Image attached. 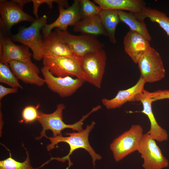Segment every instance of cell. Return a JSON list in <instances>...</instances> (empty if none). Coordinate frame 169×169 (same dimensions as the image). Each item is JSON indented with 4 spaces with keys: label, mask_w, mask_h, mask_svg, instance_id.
<instances>
[{
    "label": "cell",
    "mask_w": 169,
    "mask_h": 169,
    "mask_svg": "<svg viewBox=\"0 0 169 169\" xmlns=\"http://www.w3.org/2000/svg\"><path fill=\"white\" fill-rule=\"evenodd\" d=\"M0 82L12 88L23 89L18 79L11 70L8 64L0 63Z\"/></svg>",
    "instance_id": "cell-25"
},
{
    "label": "cell",
    "mask_w": 169,
    "mask_h": 169,
    "mask_svg": "<svg viewBox=\"0 0 169 169\" xmlns=\"http://www.w3.org/2000/svg\"><path fill=\"white\" fill-rule=\"evenodd\" d=\"M137 64L140 77L146 83L159 81L165 76L166 70L161 56L152 47L141 56Z\"/></svg>",
    "instance_id": "cell-7"
},
{
    "label": "cell",
    "mask_w": 169,
    "mask_h": 169,
    "mask_svg": "<svg viewBox=\"0 0 169 169\" xmlns=\"http://www.w3.org/2000/svg\"><path fill=\"white\" fill-rule=\"evenodd\" d=\"M99 16L110 42L116 44L115 29L120 21L118 10L102 9Z\"/></svg>",
    "instance_id": "cell-21"
},
{
    "label": "cell",
    "mask_w": 169,
    "mask_h": 169,
    "mask_svg": "<svg viewBox=\"0 0 169 169\" xmlns=\"http://www.w3.org/2000/svg\"><path fill=\"white\" fill-rule=\"evenodd\" d=\"M18 88H7L0 85V100L5 96L11 93H16L18 92Z\"/></svg>",
    "instance_id": "cell-29"
},
{
    "label": "cell",
    "mask_w": 169,
    "mask_h": 169,
    "mask_svg": "<svg viewBox=\"0 0 169 169\" xmlns=\"http://www.w3.org/2000/svg\"><path fill=\"white\" fill-rule=\"evenodd\" d=\"M65 108L64 105L60 103L56 106V110L51 114H46L41 111H38V116L37 119L38 122L42 127V130L40 136L35 138L39 140L43 137H45L46 131L50 130L53 132V136L56 137L62 135L61 131L66 128L72 129L73 131L80 132L83 130L82 125L83 121L93 113L96 111L101 108L100 105L93 107L88 113L82 116L78 121L72 124H67L63 121V111Z\"/></svg>",
    "instance_id": "cell-2"
},
{
    "label": "cell",
    "mask_w": 169,
    "mask_h": 169,
    "mask_svg": "<svg viewBox=\"0 0 169 169\" xmlns=\"http://www.w3.org/2000/svg\"><path fill=\"white\" fill-rule=\"evenodd\" d=\"M123 43L125 52L136 64L141 56L151 47L145 38L131 30L124 37Z\"/></svg>",
    "instance_id": "cell-17"
},
{
    "label": "cell",
    "mask_w": 169,
    "mask_h": 169,
    "mask_svg": "<svg viewBox=\"0 0 169 169\" xmlns=\"http://www.w3.org/2000/svg\"><path fill=\"white\" fill-rule=\"evenodd\" d=\"M143 131L140 125H132L128 130L113 140L110 144V148L116 162L137 151L144 134Z\"/></svg>",
    "instance_id": "cell-5"
},
{
    "label": "cell",
    "mask_w": 169,
    "mask_h": 169,
    "mask_svg": "<svg viewBox=\"0 0 169 169\" xmlns=\"http://www.w3.org/2000/svg\"><path fill=\"white\" fill-rule=\"evenodd\" d=\"M73 31L83 34L107 36L99 15L81 19L73 27Z\"/></svg>",
    "instance_id": "cell-20"
},
{
    "label": "cell",
    "mask_w": 169,
    "mask_h": 169,
    "mask_svg": "<svg viewBox=\"0 0 169 169\" xmlns=\"http://www.w3.org/2000/svg\"><path fill=\"white\" fill-rule=\"evenodd\" d=\"M55 31L61 40L79 58L103 49L104 46L103 43L92 35L86 34L75 35L67 31H61L56 28Z\"/></svg>",
    "instance_id": "cell-8"
},
{
    "label": "cell",
    "mask_w": 169,
    "mask_h": 169,
    "mask_svg": "<svg viewBox=\"0 0 169 169\" xmlns=\"http://www.w3.org/2000/svg\"><path fill=\"white\" fill-rule=\"evenodd\" d=\"M153 102L164 99H169V89L159 90L150 92Z\"/></svg>",
    "instance_id": "cell-28"
},
{
    "label": "cell",
    "mask_w": 169,
    "mask_h": 169,
    "mask_svg": "<svg viewBox=\"0 0 169 169\" xmlns=\"http://www.w3.org/2000/svg\"><path fill=\"white\" fill-rule=\"evenodd\" d=\"M135 15L141 21L144 22L145 19L147 18L151 22L157 23L169 36V17L163 12L146 6L140 13Z\"/></svg>",
    "instance_id": "cell-23"
},
{
    "label": "cell",
    "mask_w": 169,
    "mask_h": 169,
    "mask_svg": "<svg viewBox=\"0 0 169 169\" xmlns=\"http://www.w3.org/2000/svg\"><path fill=\"white\" fill-rule=\"evenodd\" d=\"M38 111L37 107L33 105H28L25 107L22 112V117L25 123H30L37 120Z\"/></svg>",
    "instance_id": "cell-27"
},
{
    "label": "cell",
    "mask_w": 169,
    "mask_h": 169,
    "mask_svg": "<svg viewBox=\"0 0 169 169\" xmlns=\"http://www.w3.org/2000/svg\"><path fill=\"white\" fill-rule=\"evenodd\" d=\"M95 124V122L93 121L90 125H87L84 130L77 133L67 132L65 134L69 136H68L64 137L62 135L51 137L46 136L45 137L49 139L51 142L46 146L47 149L49 151L55 148V145L61 142L67 143L70 147L69 152L67 156L62 158L51 157L49 161L51 160L55 159L59 161L64 162L66 160H68L69 166H70L72 164L70 158V156L75 150L79 148H83L87 151L91 156L93 166L95 167V161L102 158L100 155L95 152L90 146L89 141V133L94 128Z\"/></svg>",
    "instance_id": "cell-1"
},
{
    "label": "cell",
    "mask_w": 169,
    "mask_h": 169,
    "mask_svg": "<svg viewBox=\"0 0 169 169\" xmlns=\"http://www.w3.org/2000/svg\"><path fill=\"white\" fill-rule=\"evenodd\" d=\"M107 59L106 53L101 49L80 58L85 80L96 87H101Z\"/></svg>",
    "instance_id": "cell-6"
},
{
    "label": "cell",
    "mask_w": 169,
    "mask_h": 169,
    "mask_svg": "<svg viewBox=\"0 0 169 169\" xmlns=\"http://www.w3.org/2000/svg\"><path fill=\"white\" fill-rule=\"evenodd\" d=\"M103 10L128 11L137 14L146 7L142 0H94Z\"/></svg>",
    "instance_id": "cell-19"
},
{
    "label": "cell",
    "mask_w": 169,
    "mask_h": 169,
    "mask_svg": "<svg viewBox=\"0 0 169 169\" xmlns=\"http://www.w3.org/2000/svg\"><path fill=\"white\" fill-rule=\"evenodd\" d=\"M8 64L17 78L26 84L42 87L45 84L44 79L38 75V68L32 61L24 62L13 60Z\"/></svg>",
    "instance_id": "cell-15"
},
{
    "label": "cell",
    "mask_w": 169,
    "mask_h": 169,
    "mask_svg": "<svg viewBox=\"0 0 169 169\" xmlns=\"http://www.w3.org/2000/svg\"><path fill=\"white\" fill-rule=\"evenodd\" d=\"M137 151L143 160L142 166L144 169H163L168 166V160L155 140L147 133L143 135Z\"/></svg>",
    "instance_id": "cell-10"
},
{
    "label": "cell",
    "mask_w": 169,
    "mask_h": 169,
    "mask_svg": "<svg viewBox=\"0 0 169 169\" xmlns=\"http://www.w3.org/2000/svg\"><path fill=\"white\" fill-rule=\"evenodd\" d=\"M137 101L141 103L143 109L141 112L147 116L150 121V129L146 133L153 139L158 142L167 141L168 139L167 132L159 125L153 112L152 104L153 102L150 92L145 90L138 95Z\"/></svg>",
    "instance_id": "cell-14"
},
{
    "label": "cell",
    "mask_w": 169,
    "mask_h": 169,
    "mask_svg": "<svg viewBox=\"0 0 169 169\" xmlns=\"http://www.w3.org/2000/svg\"><path fill=\"white\" fill-rule=\"evenodd\" d=\"M146 83L140 77L136 83L131 87L118 91L113 98H103L101 102L108 110L120 108L127 102L137 101L138 96L145 90L144 86Z\"/></svg>",
    "instance_id": "cell-16"
},
{
    "label": "cell",
    "mask_w": 169,
    "mask_h": 169,
    "mask_svg": "<svg viewBox=\"0 0 169 169\" xmlns=\"http://www.w3.org/2000/svg\"><path fill=\"white\" fill-rule=\"evenodd\" d=\"M47 19L45 15L36 18L30 26L20 27L18 33L11 37L13 42L20 43L30 49L35 60L40 61L44 57L43 38L40 31L47 24Z\"/></svg>",
    "instance_id": "cell-3"
},
{
    "label": "cell",
    "mask_w": 169,
    "mask_h": 169,
    "mask_svg": "<svg viewBox=\"0 0 169 169\" xmlns=\"http://www.w3.org/2000/svg\"><path fill=\"white\" fill-rule=\"evenodd\" d=\"M43 44L44 56L55 55L77 57L73 51L61 40L55 31L43 36Z\"/></svg>",
    "instance_id": "cell-18"
},
{
    "label": "cell",
    "mask_w": 169,
    "mask_h": 169,
    "mask_svg": "<svg viewBox=\"0 0 169 169\" xmlns=\"http://www.w3.org/2000/svg\"><path fill=\"white\" fill-rule=\"evenodd\" d=\"M59 15L58 18L52 23L47 24L42 28L43 36H46L56 28L60 30L67 31L68 27H74L81 19L80 13V0H75L71 6L64 9L58 6Z\"/></svg>",
    "instance_id": "cell-12"
},
{
    "label": "cell",
    "mask_w": 169,
    "mask_h": 169,
    "mask_svg": "<svg viewBox=\"0 0 169 169\" xmlns=\"http://www.w3.org/2000/svg\"><path fill=\"white\" fill-rule=\"evenodd\" d=\"M2 145L9 151V156L6 159L0 161V169H37L32 166L29 154L25 148L26 158L23 161L20 162L13 159L9 150Z\"/></svg>",
    "instance_id": "cell-24"
},
{
    "label": "cell",
    "mask_w": 169,
    "mask_h": 169,
    "mask_svg": "<svg viewBox=\"0 0 169 169\" xmlns=\"http://www.w3.org/2000/svg\"><path fill=\"white\" fill-rule=\"evenodd\" d=\"M102 8L89 0H80V13L81 19L99 15Z\"/></svg>",
    "instance_id": "cell-26"
},
{
    "label": "cell",
    "mask_w": 169,
    "mask_h": 169,
    "mask_svg": "<svg viewBox=\"0 0 169 169\" xmlns=\"http://www.w3.org/2000/svg\"><path fill=\"white\" fill-rule=\"evenodd\" d=\"M118 13L120 21L128 26L130 30L139 33L149 42L152 40L145 22L139 20L134 13L121 10H118Z\"/></svg>",
    "instance_id": "cell-22"
},
{
    "label": "cell",
    "mask_w": 169,
    "mask_h": 169,
    "mask_svg": "<svg viewBox=\"0 0 169 169\" xmlns=\"http://www.w3.org/2000/svg\"><path fill=\"white\" fill-rule=\"evenodd\" d=\"M41 70L48 87L61 97L71 96L85 82L80 79H74L69 76L64 77L55 76L44 66L41 68Z\"/></svg>",
    "instance_id": "cell-11"
},
{
    "label": "cell",
    "mask_w": 169,
    "mask_h": 169,
    "mask_svg": "<svg viewBox=\"0 0 169 169\" xmlns=\"http://www.w3.org/2000/svg\"><path fill=\"white\" fill-rule=\"evenodd\" d=\"M44 66L51 74L57 77L74 76L85 81L82 69L80 58L55 55L44 56Z\"/></svg>",
    "instance_id": "cell-4"
},
{
    "label": "cell",
    "mask_w": 169,
    "mask_h": 169,
    "mask_svg": "<svg viewBox=\"0 0 169 169\" xmlns=\"http://www.w3.org/2000/svg\"><path fill=\"white\" fill-rule=\"evenodd\" d=\"M32 55L28 47L15 44L11 37L0 32V63L8 64L13 60L30 62Z\"/></svg>",
    "instance_id": "cell-13"
},
{
    "label": "cell",
    "mask_w": 169,
    "mask_h": 169,
    "mask_svg": "<svg viewBox=\"0 0 169 169\" xmlns=\"http://www.w3.org/2000/svg\"><path fill=\"white\" fill-rule=\"evenodd\" d=\"M0 32L10 37L13 26L24 21L32 23L35 19L13 0H0Z\"/></svg>",
    "instance_id": "cell-9"
}]
</instances>
